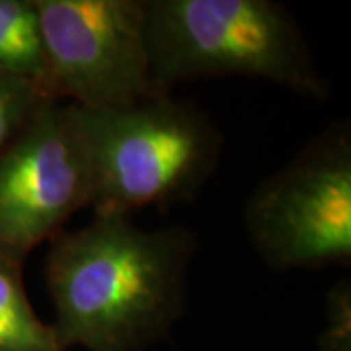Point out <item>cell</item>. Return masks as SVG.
I'll use <instances>...</instances> for the list:
<instances>
[{"mask_svg":"<svg viewBox=\"0 0 351 351\" xmlns=\"http://www.w3.org/2000/svg\"><path fill=\"white\" fill-rule=\"evenodd\" d=\"M195 237L184 226L145 230L129 215H94L49 240L45 281L64 350L145 351L188 304Z\"/></svg>","mask_w":351,"mask_h":351,"instance_id":"cell-1","label":"cell"},{"mask_svg":"<svg viewBox=\"0 0 351 351\" xmlns=\"http://www.w3.org/2000/svg\"><path fill=\"white\" fill-rule=\"evenodd\" d=\"M145 38L154 86L244 76L313 100L328 82L297 20L271 0H143Z\"/></svg>","mask_w":351,"mask_h":351,"instance_id":"cell-2","label":"cell"},{"mask_svg":"<svg viewBox=\"0 0 351 351\" xmlns=\"http://www.w3.org/2000/svg\"><path fill=\"white\" fill-rule=\"evenodd\" d=\"M92 166L94 215H129L143 207L191 201L215 174L223 135L189 101L160 92L112 108H78Z\"/></svg>","mask_w":351,"mask_h":351,"instance_id":"cell-3","label":"cell"},{"mask_svg":"<svg viewBox=\"0 0 351 351\" xmlns=\"http://www.w3.org/2000/svg\"><path fill=\"white\" fill-rule=\"evenodd\" d=\"M244 226L271 269H324L351 262V131L336 123L248 197Z\"/></svg>","mask_w":351,"mask_h":351,"instance_id":"cell-4","label":"cell"},{"mask_svg":"<svg viewBox=\"0 0 351 351\" xmlns=\"http://www.w3.org/2000/svg\"><path fill=\"white\" fill-rule=\"evenodd\" d=\"M53 100L112 110L160 94L143 0H36Z\"/></svg>","mask_w":351,"mask_h":351,"instance_id":"cell-5","label":"cell"},{"mask_svg":"<svg viewBox=\"0 0 351 351\" xmlns=\"http://www.w3.org/2000/svg\"><path fill=\"white\" fill-rule=\"evenodd\" d=\"M90 201L92 166L78 110L47 101L0 156V250L25 260Z\"/></svg>","mask_w":351,"mask_h":351,"instance_id":"cell-6","label":"cell"},{"mask_svg":"<svg viewBox=\"0 0 351 351\" xmlns=\"http://www.w3.org/2000/svg\"><path fill=\"white\" fill-rule=\"evenodd\" d=\"M22 271L24 258L0 250V351H66L32 306Z\"/></svg>","mask_w":351,"mask_h":351,"instance_id":"cell-7","label":"cell"},{"mask_svg":"<svg viewBox=\"0 0 351 351\" xmlns=\"http://www.w3.org/2000/svg\"><path fill=\"white\" fill-rule=\"evenodd\" d=\"M0 73L47 88V63L36 0H0Z\"/></svg>","mask_w":351,"mask_h":351,"instance_id":"cell-8","label":"cell"},{"mask_svg":"<svg viewBox=\"0 0 351 351\" xmlns=\"http://www.w3.org/2000/svg\"><path fill=\"white\" fill-rule=\"evenodd\" d=\"M51 100L36 84L0 73V156Z\"/></svg>","mask_w":351,"mask_h":351,"instance_id":"cell-9","label":"cell"},{"mask_svg":"<svg viewBox=\"0 0 351 351\" xmlns=\"http://www.w3.org/2000/svg\"><path fill=\"white\" fill-rule=\"evenodd\" d=\"M320 351H351V283L341 279L326 299V330L320 336Z\"/></svg>","mask_w":351,"mask_h":351,"instance_id":"cell-10","label":"cell"}]
</instances>
